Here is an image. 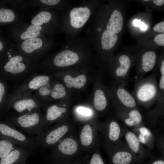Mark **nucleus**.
I'll return each mask as SVG.
<instances>
[{"label": "nucleus", "instance_id": "1", "mask_svg": "<svg viewBox=\"0 0 164 164\" xmlns=\"http://www.w3.org/2000/svg\"><path fill=\"white\" fill-rule=\"evenodd\" d=\"M103 16L101 19L97 16L94 18L87 30V38L93 47L104 54L116 44L117 34L121 31L124 21L121 13L117 10H114L108 18Z\"/></svg>", "mask_w": 164, "mask_h": 164}, {"label": "nucleus", "instance_id": "2", "mask_svg": "<svg viewBox=\"0 0 164 164\" xmlns=\"http://www.w3.org/2000/svg\"><path fill=\"white\" fill-rule=\"evenodd\" d=\"M94 0L81 1L80 4L71 6L64 11L60 24L65 38L74 39L89 20L96 7Z\"/></svg>", "mask_w": 164, "mask_h": 164}, {"label": "nucleus", "instance_id": "3", "mask_svg": "<svg viewBox=\"0 0 164 164\" xmlns=\"http://www.w3.org/2000/svg\"><path fill=\"white\" fill-rule=\"evenodd\" d=\"M65 39L61 50L52 60L55 67H66L77 64L81 58L90 55L93 48L87 38Z\"/></svg>", "mask_w": 164, "mask_h": 164}, {"label": "nucleus", "instance_id": "4", "mask_svg": "<svg viewBox=\"0 0 164 164\" xmlns=\"http://www.w3.org/2000/svg\"><path fill=\"white\" fill-rule=\"evenodd\" d=\"M158 72L155 71L149 76L135 79L134 89L131 93L137 103L147 105L156 101L158 94Z\"/></svg>", "mask_w": 164, "mask_h": 164}, {"label": "nucleus", "instance_id": "5", "mask_svg": "<svg viewBox=\"0 0 164 164\" xmlns=\"http://www.w3.org/2000/svg\"><path fill=\"white\" fill-rule=\"evenodd\" d=\"M10 124L31 135L36 136L41 133L44 124V117L39 110L13 115L9 121Z\"/></svg>", "mask_w": 164, "mask_h": 164}, {"label": "nucleus", "instance_id": "6", "mask_svg": "<svg viewBox=\"0 0 164 164\" xmlns=\"http://www.w3.org/2000/svg\"><path fill=\"white\" fill-rule=\"evenodd\" d=\"M8 61L3 67L7 78L13 81L24 80L35 73L33 68L24 62V57L19 55L12 56L7 52Z\"/></svg>", "mask_w": 164, "mask_h": 164}, {"label": "nucleus", "instance_id": "7", "mask_svg": "<svg viewBox=\"0 0 164 164\" xmlns=\"http://www.w3.org/2000/svg\"><path fill=\"white\" fill-rule=\"evenodd\" d=\"M8 104L19 114L39 110L44 105V102L32 94L10 96Z\"/></svg>", "mask_w": 164, "mask_h": 164}, {"label": "nucleus", "instance_id": "8", "mask_svg": "<svg viewBox=\"0 0 164 164\" xmlns=\"http://www.w3.org/2000/svg\"><path fill=\"white\" fill-rule=\"evenodd\" d=\"M50 80V77L47 75L34 73L18 85L10 96L32 94V92L36 91L41 87L46 85Z\"/></svg>", "mask_w": 164, "mask_h": 164}, {"label": "nucleus", "instance_id": "9", "mask_svg": "<svg viewBox=\"0 0 164 164\" xmlns=\"http://www.w3.org/2000/svg\"><path fill=\"white\" fill-rule=\"evenodd\" d=\"M125 87L115 81L113 82L109 91L110 98L116 105L128 108H135L137 103Z\"/></svg>", "mask_w": 164, "mask_h": 164}, {"label": "nucleus", "instance_id": "10", "mask_svg": "<svg viewBox=\"0 0 164 164\" xmlns=\"http://www.w3.org/2000/svg\"><path fill=\"white\" fill-rule=\"evenodd\" d=\"M111 64V72L115 81L126 86L132 65V59L128 55L122 54Z\"/></svg>", "mask_w": 164, "mask_h": 164}, {"label": "nucleus", "instance_id": "11", "mask_svg": "<svg viewBox=\"0 0 164 164\" xmlns=\"http://www.w3.org/2000/svg\"><path fill=\"white\" fill-rule=\"evenodd\" d=\"M0 133L15 145L32 149L37 145L34 140L27 137L13 126L0 123Z\"/></svg>", "mask_w": 164, "mask_h": 164}, {"label": "nucleus", "instance_id": "12", "mask_svg": "<svg viewBox=\"0 0 164 164\" xmlns=\"http://www.w3.org/2000/svg\"><path fill=\"white\" fill-rule=\"evenodd\" d=\"M140 57L137 66L135 79L144 77L146 73L153 69L156 64V55L153 50L145 52Z\"/></svg>", "mask_w": 164, "mask_h": 164}, {"label": "nucleus", "instance_id": "13", "mask_svg": "<svg viewBox=\"0 0 164 164\" xmlns=\"http://www.w3.org/2000/svg\"><path fill=\"white\" fill-rule=\"evenodd\" d=\"M30 151L22 147H15L6 156L0 160V164H19L26 159Z\"/></svg>", "mask_w": 164, "mask_h": 164}, {"label": "nucleus", "instance_id": "14", "mask_svg": "<svg viewBox=\"0 0 164 164\" xmlns=\"http://www.w3.org/2000/svg\"><path fill=\"white\" fill-rule=\"evenodd\" d=\"M102 88L96 89L94 92L93 104L95 109L98 111H102L106 108L108 103V96Z\"/></svg>", "mask_w": 164, "mask_h": 164}, {"label": "nucleus", "instance_id": "15", "mask_svg": "<svg viewBox=\"0 0 164 164\" xmlns=\"http://www.w3.org/2000/svg\"><path fill=\"white\" fill-rule=\"evenodd\" d=\"M78 145L77 142L72 138H67L64 139L59 144L58 149L63 154L72 155L77 152Z\"/></svg>", "mask_w": 164, "mask_h": 164}, {"label": "nucleus", "instance_id": "16", "mask_svg": "<svg viewBox=\"0 0 164 164\" xmlns=\"http://www.w3.org/2000/svg\"><path fill=\"white\" fill-rule=\"evenodd\" d=\"M66 108L54 105L48 108L46 116L44 117V123L45 122L55 121L60 118L66 111Z\"/></svg>", "mask_w": 164, "mask_h": 164}, {"label": "nucleus", "instance_id": "17", "mask_svg": "<svg viewBox=\"0 0 164 164\" xmlns=\"http://www.w3.org/2000/svg\"><path fill=\"white\" fill-rule=\"evenodd\" d=\"M43 44V42L40 38H30L24 41L22 43L21 47L25 53L29 54L40 48Z\"/></svg>", "mask_w": 164, "mask_h": 164}, {"label": "nucleus", "instance_id": "18", "mask_svg": "<svg viewBox=\"0 0 164 164\" xmlns=\"http://www.w3.org/2000/svg\"><path fill=\"white\" fill-rule=\"evenodd\" d=\"M86 81V77L83 74L79 75L74 78L69 75H67L64 78V82L66 84V86L69 88L74 87L80 89L84 86Z\"/></svg>", "mask_w": 164, "mask_h": 164}, {"label": "nucleus", "instance_id": "19", "mask_svg": "<svg viewBox=\"0 0 164 164\" xmlns=\"http://www.w3.org/2000/svg\"><path fill=\"white\" fill-rule=\"evenodd\" d=\"M124 121L127 125L129 126L138 125L142 120V116L140 111L135 108H131L128 111Z\"/></svg>", "mask_w": 164, "mask_h": 164}, {"label": "nucleus", "instance_id": "20", "mask_svg": "<svg viewBox=\"0 0 164 164\" xmlns=\"http://www.w3.org/2000/svg\"><path fill=\"white\" fill-rule=\"evenodd\" d=\"M133 159L132 155L129 152L120 151L116 152L111 159L113 164H129Z\"/></svg>", "mask_w": 164, "mask_h": 164}, {"label": "nucleus", "instance_id": "21", "mask_svg": "<svg viewBox=\"0 0 164 164\" xmlns=\"http://www.w3.org/2000/svg\"><path fill=\"white\" fill-rule=\"evenodd\" d=\"M53 19V15L48 11H42L35 16L31 21L32 25L41 26L44 24H48Z\"/></svg>", "mask_w": 164, "mask_h": 164}, {"label": "nucleus", "instance_id": "22", "mask_svg": "<svg viewBox=\"0 0 164 164\" xmlns=\"http://www.w3.org/2000/svg\"><path fill=\"white\" fill-rule=\"evenodd\" d=\"M15 147V145L8 139H1L0 159L6 156Z\"/></svg>", "mask_w": 164, "mask_h": 164}, {"label": "nucleus", "instance_id": "23", "mask_svg": "<svg viewBox=\"0 0 164 164\" xmlns=\"http://www.w3.org/2000/svg\"><path fill=\"white\" fill-rule=\"evenodd\" d=\"M80 139L82 145L88 146L93 139L92 129L89 125H86L82 129L80 135Z\"/></svg>", "mask_w": 164, "mask_h": 164}, {"label": "nucleus", "instance_id": "24", "mask_svg": "<svg viewBox=\"0 0 164 164\" xmlns=\"http://www.w3.org/2000/svg\"><path fill=\"white\" fill-rule=\"evenodd\" d=\"M41 26L34 25H30L27 29L20 36V38L22 39L36 38L40 33V31L42 29Z\"/></svg>", "mask_w": 164, "mask_h": 164}, {"label": "nucleus", "instance_id": "25", "mask_svg": "<svg viewBox=\"0 0 164 164\" xmlns=\"http://www.w3.org/2000/svg\"><path fill=\"white\" fill-rule=\"evenodd\" d=\"M125 138L130 148L135 153L138 152L139 150L140 141L136 135L131 132L126 134Z\"/></svg>", "mask_w": 164, "mask_h": 164}, {"label": "nucleus", "instance_id": "26", "mask_svg": "<svg viewBox=\"0 0 164 164\" xmlns=\"http://www.w3.org/2000/svg\"><path fill=\"white\" fill-rule=\"evenodd\" d=\"M50 91L49 94L47 97L50 95V97L54 99L57 100L61 99L64 97L66 94L65 88L64 86L60 84H55L52 89L49 87Z\"/></svg>", "mask_w": 164, "mask_h": 164}, {"label": "nucleus", "instance_id": "27", "mask_svg": "<svg viewBox=\"0 0 164 164\" xmlns=\"http://www.w3.org/2000/svg\"><path fill=\"white\" fill-rule=\"evenodd\" d=\"M120 128L117 122L114 121H111L109 125V137L111 141H116L119 136Z\"/></svg>", "mask_w": 164, "mask_h": 164}, {"label": "nucleus", "instance_id": "28", "mask_svg": "<svg viewBox=\"0 0 164 164\" xmlns=\"http://www.w3.org/2000/svg\"><path fill=\"white\" fill-rule=\"evenodd\" d=\"M15 18V14L10 9H0V22H11L14 20Z\"/></svg>", "mask_w": 164, "mask_h": 164}, {"label": "nucleus", "instance_id": "29", "mask_svg": "<svg viewBox=\"0 0 164 164\" xmlns=\"http://www.w3.org/2000/svg\"><path fill=\"white\" fill-rule=\"evenodd\" d=\"M155 43L160 46H164V34L162 33L156 36L154 38Z\"/></svg>", "mask_w": 164, "mask_h": 164}, {"label": "nucleus", "instance_id": "30", "mask_svg": "<svg viewBox=\"0 0 164 164\" xmlns=\"http://www.w3.org/2000/svg\"><path fill=\"white\" fill-rule=\"evenodd\" d=\"M153 30L156 32L164 33V21H163L156 24L153 27Z\"/></svg>", "mask_w": 164, "mask_h": 164}, {"label": "nucleus", "instance_id": "31", "mask_svg": "<svg viewBox=\"0 0 164 164\" xmlns=\"http://www.w3.org/2000/svg\"><path fill=\"white\" fill-rule=\"evenodd\" d=\"M77 111L81 114L87 116L91 114V111L90 109L83 107H79L77 109Z\"/></svg>", "mask_w": 164, "mask_h": 164}, {"label": "nucleus", "instance_id": "32", "mask_svg": "<svg viewBox=\"0 0 164 164\" xmlns=\"http://www.w3.org/2000/svg\"><path fill=\"white\" fill-rule=\"evenodd\" d=\"M133 23L135 26H139L142 31H145L147 29V26L143 22L141 21L140 19L138 20L136 19L134 20Z\"/></svg>", "mask_w": 164, "mask_h": 164}, {"label": "nucleus", "instance_id": "33", "mask_svg": "<svg viewBox=\"0 0 164 164\" xmlns=\"http://www.w3.org/2000/svg\"><path fill=\"white\" fill-rule=\"evenodd\" d=\"M6 89L4 84L0 81V104H1L6 94Z\"/></svg>", "mask_w": 164, "mask_h": 164}, {"label": "nucleus", "instance_id": "34", "mask_svg": "<svg viewBox=\"0 0 164 164\" xmlns=\"http://www.w3.org/2000/svg\"><path fill=\"white\" fill-rule=\"evenodd\" d=\"M153 3L156 5L160 6L162 5L164 3L163 0H154L153 1Z\"/></svg>", "mask_w": 164, "mask_h": 164}, {"label": "nucleus", "instance_id": "35", "mask_svg": "<svg viewBox=\"0 0 164 164\" xmlns=\"http://www.w3.org/2000/svg\"><path fill=\"white\" fill-rule=\"evenodd\" d=\"M140 131L141 134H142L144 136L145 135H148L149 134L148 131L147 130V129L145 128H140Z\"/></svg>", "mask_w": 164, "mask_h": 164}, {"label": "nucleus", "instance_id": "36", "mask_svg": "<svg viewBox=\"0 0 164 164\" xmlns=\"http://www.w3.org/2000/svg\"><path fill=\"white\" fill-rule=\"evenodd\" d=\"M151 164H164V161L161 159L156 160L153 162Z\"/></svg>", "mask_w": 164, "mask_h": 164}, {"label": "nucleus", "instance_id": "37", "mask_svg": "<svg viewBox=\"0 0 164 164\" xmlns=\"http://www.w3.org/2000/svg\"><path fill=\"white\" fill-rule=\"evenodd\" d=\"M144 136V135L141 134H140L139 136V140H140L142 143H144L145 142Z\"/></svg>", "mask_w": 164, "mask_h": 164}, {"label": "nucleus", "instance_id": "38", "mask_svg": "<svg viewBox=\"0 0 164 164\" xmlns=\"http://www.w3.org/2000/svg\"><path fill=\"white\" fill-rule=\"evenodd\" d=\"M3 47V45L2 43V42H0V51L2 50Z\"/></svg>", "mask_w": 164, "mask_h": 164}, {"label": "nucleus", "instance_id": "39", "mask_svg": "<svg viewBox=\"0 0 164 164\" xmlns=\"http://www.w3.org/2000/svg\"><path fill=\"white\" fill-rule=\"evenodd\" d=\"M26 160V159L24 160L21 162L19 164H25Z\"/></svg>", "mask_w": 164, "mask_h": 164}]
</instances>
